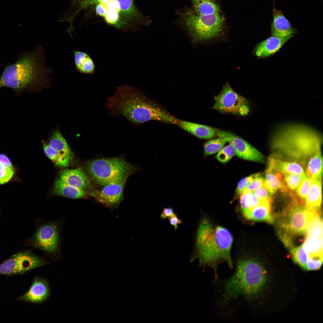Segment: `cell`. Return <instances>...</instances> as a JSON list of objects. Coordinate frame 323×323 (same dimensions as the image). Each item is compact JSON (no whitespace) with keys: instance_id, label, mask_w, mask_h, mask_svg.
<instances>
[{"instance_id":"6da1fadb","label":"cell","mask_w":323,"mask_h":323,"mask_svg":"<svg viewBox=\"0 0 323 323\" xmlns=\"http://www.w3.org/2000/svg\"><path fill=\"white\" fill-rule=\"evenodd\" d=\"M234 239L227 228L218 225L207 215L200 218L196 234L191 261L196 259L203 268L209 267L214 271V278H218L219 266L226 263L234 268L231 251Z\"/></svg>"},{"instance_id":"7a4b0ae2","label":"cell","mask_w":323,"mask_h":323,"mask_svg":"<svg viewBox=\"0 0 323 323\" xmlns=\"http://www.w3.org/2000/svg\"><path fill=\"white\" fill-rule=\"evenodd\" d=\"M105 105L112 115L124 117L136 124L151 120L166 123L171 118L170 114L163 108L138 89L127 85L118 86Z\"/></svg>"},{"instance_id":"3957f363","label":"cell","mask_w":323,"mask_h":323,"mask_svg":"<svg viewBox=\"0 0 323 323\" xmlns=\"http://www.w3.org/2000/svg\"><path fill=\"white\" fill-rule=\"evenodd\" d=\"M273 134L272 148L294 159H306L320 150V133L306 126L282 125L278 127Z\"/></svg>"},{"instance_id":"277c9868","label":"cell","mask_w":323,"mask_h":323,"mask_svg":"<svg viewBox=\"0 0 323 323\" xmlns=\"http://www.w3.org/2000/svg\"><path fill=\"white\" fill-rule=\"evenodd\" d=\"M51 73L45 64L43 49L38 45L5 67L0 77V88H9L18 92L50 77Z\"/></svg>"},{"instance_id":"5b68a950","label":"cell","mask_w":323,"mask_h":323,"mask_svg":"<svg viewBox=\"0 0 323 323\" xmlns=\"http://www.w3.org/2000/svg\"><path fill=\"white\" fill-rule=\"evenodd\" d=\"M178 15L180 23L194 41L211 39L218 35L222 30L223 21L219 13L199 15L193 9H187L180 11Z\"/></svg>"},{"instance_id":"8992f818","label":"cell","mask_w":323,"mask_h":323,"mask_svg":"<svg viewBox=\"0 0 323 323\" xmlns=\"http://www.w3.org/2000/svg\"><path fill=\"white\" fill-rule=\"evenodd\" d=\"M86 168L90 178L97 184L104 186L117 182L129 175L134 167L122 158L113 157L89 161L86 164Z\"/></svg>"},{"instance_id":"52a82bcc","label":"cell","mask_w":323,"mask_h":323,"mask_svg":"<svg viewBox=\"0 0 323 323\" xmlns=\"http://www.w3.org/2000/svg\"><path fill=\"white\" fill-rule=\"evenodd\" d=\"M214 99L212 108L220 112L244 116L249 112L247 99L235 92L228 83L223 86Z\"/></svg>"},{"instance_id":"ba28073f","label":"cell","mask_w":323,"mask_h":323,"mask_svg":"<svg viewBox=\"0 0 323 323\" xmlns=\"http://www.w3.org/2000/svg\"><path fill=\"white\" fill-rule=\"evenodd\" d=\"M43 258L29 251L13 255L0 264V274L10 275L22 273L44 265Z\"/></svg>"},{"instance_id":"9c48e42d","label":"cell","mask_w":323,"mask_h":323,"mask_svg":"<svg viewBox=\"0 0 323 323\" xmlns=\"http://www.w3.org/2000/svg\"><path fill=\"white\" fill-rule=\"evenodd\" d=\"M59 230L55 223H45L37 229L33 239V246L51 254H55L58 249Z\"/></svg>"},{"instance_id":"30bf717a","label":"cell","mask_w":323,"mask_h":323,"mask_svg":"<svg viewBox=\"0 0 323 323\" xmlns=\"http://www.w3.org/2000/svg\"><path fill=\"white\" fill-rule=\"evenodd\" d=\"M317 214L316 212L309 210L305 207H295L289 213L286 225V229L293 234L306 232L309 225Z\"/></svg>"},{"instance_id":"8fae6325","label":"cell","mask_w":323,"mask_h":323,"mask_svg":"<svg viewBox=\"0 0 323 323\" xmlns=\"http://www.w3.org/2000/svg\"><path fill=\"white\" fill-rule=\"evenodd\" d=\"M129 176H125L117 182L105 185L100 191L91 194L98 201L106 205H116L123 199L124 186Z\"/></svg>"},{"instance_id":"7c38bea8","label":"cell","mask_w":323,"mask_h":323,"mask_svg":"<svg viewBox=\"0 0 323 323\" xmlns=\"http://www.w3.org/2000/svg\"><path fill=\"white\" fill-rule=\"evenodd\" d=\"M223 136L230 138L228 142L234 145L235 154L240 158L251 161L262 162L264 156L258 150L243 139L232 134L224 131Z\"/></svg>"},{"instance_id":"4fadbf2b","label":"cell","mask_w":323,"mask_h":323,"mask_svg":"<svg viewBox=\"0 0 323 323\" xmlns=\"http://www.w3.org/2000/svg\"><path fill=\"white\" fill-rule=\"evenodd\" d=\"M59 175L62 181L77 188L86 191L93 189L90 178L82 168L65 169Z\"/></svg>"},{"instance_id":"5bb4252c","label":"cell","mask_w":323,"mask_h":323,"mask_svg":"<svg viewBox=\"0 0 323 323\" xmlns=\"http://www.w3.org/2000/svg\"><path fill=\"white\" fill-rule=\"evenodd\" d=\"M292 35L286 36L272 35L258 43L255 48V55L259 57L264 58L273 55L290 39L294 36Z\"/></svg>"},{"instance_id":"9a60e30c","label":"cell","mask_w":323,"mask_h":323,"mask_svg":"<svg viewBox=\"0 0 323 323\" xmlns=\"http://www.w3.org/2000/svg\"><path fill=\"white\" fill-rule=\"evenodd\" d=\"M272 16L273 21L271 24L272 35L284 37L297 33V30L292 27L281 10H277L274 7Z\"/></svg>"},{"instance_id":"2e32d148","label":"cell","mask_w":323,"mask_h":323,"mask_svg":"<svg viewBox=\"0 0 323 323\" xmlns=\"http://www.w3.org/2000/svg\"><path fill=\"white\" fill-rule=\"evenodd\" d=\"M47 283L43 279L37 278L34 280L29 290L21 299L31 302L39 303L45 301L49 295Z\"/></svg>"},{"instance_id":"e0dca14e","label":"cell","mask_w":323,"mask_h":323,"mask_svg":"<svg viewBox=\"0 0 323 323\" xmlns=\"http://www.w3.org/2000/svg\"><path fill=\"white\" fill-rule=\"evenodd\" d=\"M176 124L200 139H210L217 135V129L208 126L178 119Z\"/></svg>"},{"instance_id":"ac0fdd59","label":"cell","mask_w":323,"mask_h":323,"mask_svg":"<svg viewBox=\"0 0 323 323\" xmlns=\"http://www.w3.org/2000/svg\"><path fill=\"white\" fill-rule=\"evenodd\" d=\"M267 170L285 174H294L302 176L306 175L302 167L295 162L284 161L274 158L269 159Z\"/></svg>"},{"instance_id":"d6986e66","label":"cell","mask_w":323,"mask_h":323,"mask_svg":"<svg viewBox=\"0 0 323 323\" xmlns=\"http://www.w3.org/2000/svg\"><path fill=\"white\" fill-rule=\"evenodd\" d=\"M270 200L265 199L260 201L258 204L247 214L244 220L249 222L265 221L271 223Z\"/></svg>"},{"instance_id":"ffe728a7","label":"cell","mask_w":323,"mask_h":323,"mask_svg":"<svg viewBox=\"0 0 323 323\" xmlns=\"http://www.w3.org/2000/svg\"><path fill=\"white\" fill-rule=\"evenodd\" d=\"M311 179L310 190L305 199V207L309 210L316 212L319 208L322 201V182L321 180Z\"/></svg>"},{"instance_id":"44dd1931","label":"cell","mask_w":323,"mask_h":323,"mask_svg":"<svg viewBox=\"0 0 323 323\" xmlns=\"http://www.w3.org/2000/svg\"><path fill=\"white\" fill-rule=\"evenodd\" d=\"M53 191L57 196L72 199L81 198L86 193V191L71 186L60 179H58L55 182Z\"/></svg>"},{"instance_id":"7402d4cb","label":"cell","mask_w":323,"mask_h":323,"mask_svg":"<svg viewBox=\"0 0 323 323\" xmlns=\"http://www.w3.org/2000/svg\"><path fill=\"white\" fill-rule=\"evenodd\" d=\"M49 144L70 161L74 158V155L66 141L60 132L55 131L51 137Z\"/></svg>"},{"instance_id":"603a6c76","label":"cell","mask_w":323,"mask_h":323,"mask_svg":"<svg viewBox=\"0 0 323 323\" xmlns=\"http://www.w3.org/2000/svg\"><path fill=\"white\" fill-rule=\"evenodd\" d=\"M74 63L77 70L85 74H93L95 71L94 62L90 56L83 52L73 51Z\"/></svg>"},{"instance_id":"cb8c5ba5","label":"cell","mask_w":323,"mask_h":323,"mask_svg":"<svg viewBox=\"0 0 323 323\" xmlns=\"http://www.w3.org/2000/svg\"><path fill=\"white\" fill-rule=\"evenodd\" d=\"M323 173V158L320 150L316 152L309 162L307 174L311 179L322 180Z\"/></svg>"},{"instance_id":"d4e9b609","label":"cell","mask_w":323,"mask_h":323,"mask_svg":"<svg viewBox=\"0 0 323 323\" xmlns=\"http://www.w3.org/2000/svg\"><path fill=\"white\" fill-rule=\"evenodd\" d=\"M192 1L193 9L198 15H210L220 11L219 6L214 0H192Z\"/></svg>"},{"instance_id":"484cf974","label":"cell","mask_w":323,"mask_h":323,"mask_svg":"<svg viewBox=\"0 0 323 323\" xmlns=\"http://www.w3.org/2000/svg\"><path fill=\"white\" fill-rule=\"evenodd\" d=\"M280 174H275L273 171L267 170L263 185L271 195L278 189L285 190V188L281 181Z\"/></svg>"},{"instance_id":"4316f807","label":"cell","mask_w":323,"mask_h":323,"mask_svg":"<svg viewBox=\"0 0 323 323\" xmlns=\"http://www.w3.org/2000/svg\"><path fill=\"white\" fill-rule=\"evenodd\" d=\"M219 137L215 139H210L204 143V157L218 153L230 140V138L228 136Z\"/></svg>"},{"instance_id":"83f0119b","label":"cell","mask_w":323,"mask_h":323,"mask_svg":"<svg viewBox=\"0 0 323 323\" xmlns=\"http://www.w3.org/2000/svg\"><path fill=\"white\" fill-rule=\"evenodd\" d=\"M303 245L309 255H323V237L307 235Z\"/></svg>"},{"instance_id":"f1b7e54d","label":"cell","mask_w":323,"mask_h":323,"mask_svg":"<svg viewBox=\"0 0 323 323\" xmlns=\"http://www.w3.org/2000/svg\"><path fill=\"white\" fill-rule=\"evenodd\" d=\"M43 148L46 156L57 166L64 167L69 165L70 161L51 147L49 144L44 143Z\"/></svg>"},{"instance_id":"f546056e","label":"cell","mask_w":323,"mask_h":323,"mask_svg":"<svg viewBox=\"0 0 323 323\" xmlns=\"http://www.w3.org/2000/svg\"><path fill=\"white\" fill-rule=\"evenodd\" d=\"M291 252L294 261L304 270L309 254L303 245L292 249Z\"/></svg>"},{"instance_id":"4dcf8cb0","label":"cell","mask_w":323,"mask_h":323,"mask_svg":"<svg viewBox=\"0 0 323 323\" xmlns=\"http://www.w3.org/2000/svg\"><path fill=\"white\" fill-rule=\"evenodd\" d=\"M224 147L215 156L216 158L220 162L227 163L235 154V150L234 145L231 143Z\"/></svg>"},{"instance_id":"1f68e13d","label":"cell","mask_w":323,"mask_h":323,"mask_svg":"<svg viewBox=\"0 0 323 323\" xmlns=\"http://www.w3.org/2000/svg\"><path fill=\"white\" fill-rule=\"evenodd\" d=\"M120 7V12L125 15L140 17V14L135 9L132 0H117Z\"/></svg>"},{"instance_id":"d6a6232c","label":"cell","mask_w":323,"mask_h":323,"mask_svg":"<svg viewBox=\"0 0 323 323\" xmlns=\"http://www.w3.org/2000/svg\"><path fill=\"white\" fill-rule=\"evenodd\" d=\"M323 263V255H309L304 270H315L319 269Z\"/></svg>"},{"instance_id":"836d02e7","label":"cell","mask_w":323,"mask_h":323,"mask_svg":"<svg viewBox=\"0 0 323 323\" xmlns=\"http://www.w3.org/2000/svg\"><path fill=\"white\" fill-rule=\"evenodd\" d=\"M311 183L310 178L306 175L297 188V193L301 199L306 198L310 190Z\"/></svg>"},{"instance_id":"e575fe53","label":"cell","mask_w":323,"mask_h":323,"mask_svg":"<svg viewBox=\"0 0 323 323\" xmlns=\"http://www.w3.org/2000/svg\"><path fill=\"white\" fill-rule=\"evenodd\" d=\"M256 174L257 173L250 175L243 178L240 181L237 185L234 197L231 201L232 202L239 198L240 195L256 175Z\"/></svg>"},{"instance_id":"d590c367","label":"cell","mask_w":323,"mask_h":323,"mask_svg":"<svg viewBox=\"0 0 323 323\" xmlns=\"http://www.w3.org/2000/svg\"><path fill=\"white\" fill-rule=\"evenodd\" d=\"M286 183L289 188L292 190L296 189L304 176H302L294 174H284Z\"/></svg>"},{"instance_id":"8d00e7d4","label":"cell","mask_w":323,"mask_h":323,"mask_svg":"<svg viewBox=\"0 0 323 323\" xmlns=\"http://www.w3.org/2000/svg\"><path fill=\"white\" fill-rule=\"evenodd\" d=\"M14 172L13 167H9L0 163V184H4L9 181Z\"/></svg>"},{"instance_id":"74e56055","label":"cell","mask_w":323,"mask_h":323,"mask_svg":"<svg viewBox=\"0 0 323 323\" xmlns=\"http://www.w3.org/2000/svg\"><path fill=\"white\" fill-rule=\"evenodd\" d=\"M264 180V179L260 173H257L245 190L253 192L263 185Z\"/></svg>"},{"instance_id":"f35d334b","label":"cell","mask_w":323,"mask_h":323,"mask_svg":"<svg viewBox=\"0 0 323 323\" xmlns=\"http://www.w3.org/2000/svg\"><path fill=\"white\" fill-rule=\"evenodd\" d=\"M252 193L260 201L265 199H271V195L263 185L252 192Z\"/></svg>"},{"instance_id":"ab89813d","label":"cell","mask_w":323,"mask_h":323,"mask_svg":"<svg viewBox=\"0 0 323 323\" xmlns=\"http://www.w3.org/2000/svg\"><path fill=\"white\" fill-rule=\"evenodd\" d=\"M119 17V12L116 11L107 10L104 16L105 21L107 23L112 25H116Z\"/></svg>"},{"instance_id":"60d3db41","label":"cell","mask_w":323,"mask_h":323,"mask_svg":"<svg viewBox=\"0 0 323 323\" xmlns=\"http://www.w3.org/2000/svg\"><path fill=\"white\" fill-rule=\"evenodd\" d=\"M168 219L170 224L174 226L176 231L178 229V225L182 223L181 220L178 217L176 214L169 217Z\"/></svg>"},{"instance_id":"b9f144b4","label":"cell","mask_w":323,"mask_h":323,"mask_svg":"<svg viewBox=\"0 0 323 323\" xmlns=\"http://www.w3.org/2000/svg\"><path fill=\"white\" fill-rule=\"evenodd\" d=\"M107 10L120 12L119 3L117 0H110L106 5Z\"/></svg>"},{"instance_id":"7bdbcfd3","label":"cell","mask_w":323,"mask_h":323,"mask_svg":"<svg viewBox=\"0 0 323 323\" xmlns=\"http://www.w3.org/2000/svg\"><path fill=\"white\" fill-rule=\"evenodd\" d=\"M175 214L172 208L171 207H166L163 208L160 217L161 218L164 219L167 218H169Z\"/></svg>"},{"instance_id":"ee69618b","label":"cell","mask_w":323,"mask_h":323,"mask_svg":"<svg viewBox=\"0 0 323 323\" xmlns=\"http://www.w3.org/2000/svg\"><path fill=\"white\" fill-rule=\"evenodd\" d=\"M0 163L9 167H13L9 159L3 154L0 153Z\"/></svg>"},{"instance_id":"f6af8a7d","label":"cell","mask_w":323,"mask_h":323,"mask_svg":"<svg viewBox=\"0 0 323 323\" xmlns=\"http://www.w3.org/2000/svg\"><path fill=\"white\" fill-rule=\"evenodd\" d=\"M107 10L106 6L100 4H98L96 7V10L97 13L102 16L104 17Z\"/></svg>"},{"instance_id":"bcb514c9","label":"cell","mask_w":323,"mask_h":323,"mask_svg":"<svg viewBox=\"0 0 323 323\" xmlns=\"http://www.w3.org/2000/svg\"><path fill=\"white\" fill-rule=\"evenodd\" d=\"M110 0H89L88 1L87 6L91 4H93L97 2L98 4H100L106 6V4Z\"/></svg>"},{"instance_id":"7dc6e473","label":"cell","mask_w":323,"mask_h":323,"mask_svg":"<svg viewBox=\"0 0 323 323\" xmlns=\"http://www.w3.org/2000/svg\"><path fill=\"white\" fill-rule=\"evenodd\" d=\"M80 4V5L83 7L87 6V3L89 0H75Z\"/></svg>"}]
</instances>
